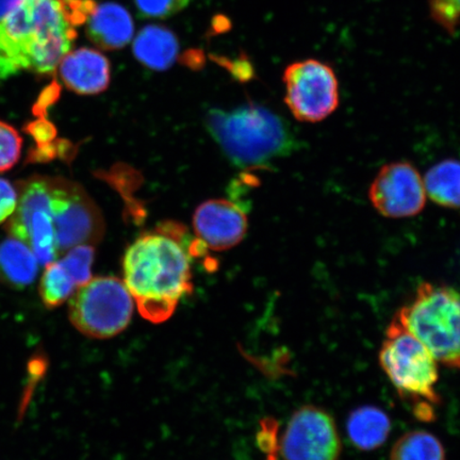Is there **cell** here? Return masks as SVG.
<instances>
[{
	"label": "cell",
	"mask_w": 460,
	"mask_h": 460,
	"mask_svg": "<svg viewBox=\"0 0 460 460\" xmlns=\"http://www.w3.org/2000/svg\"><path fill=\"white\" fill-rule=\"evenodd\" d=\"M175 224L141 235L126 252L125 286L144 319L163 323L192 291L191 259Z\"/></svg>",
	"instance_id": "6da1fadb"
},
{
	"label": "cell",
	"mask_w": 460,
	"mask_h": 460,
	"mask_svg": "<svg viewBox=\"0 0 460 460\" xmlns=\"http://www.w3.org/2000/svg\"><path fill=\"white\" fill-rule=\"evenodd\" d=\"M77 27L66 0H21L0 20V79L54 75L73 49Z\"/></svg>",
	"instance_id": "7a4b0ae2"
},
{
	"label": "cell",
	"mask_w": 460,
	"mask_h": 460,
	"mask_svg": "<svg viewBox=\"0 0 460 460\" xmlns=\"http://www.w3.org/2000/svg\"><path fill=\"white\" fill-rule=\"evenodd\" d=\"M206 126L226 157L243 169L264 166L292 146L283 120L255 103L232 111H211L206 115Z\"/></svg>",
	"instance_id": "3957f363"
},
{
	"label": "cell",
	"mask_w": 460,
	"mask_h": 460,
	"mask_svg": "<svg viewBox=\"0 0 460 460\" xmlns=\"http://www.w3.org/2000/svg\"><path fill=\"white\" fill-rule=\"evenodd\" d=\"M379 364L401 398L411 402L415 416L425 422L433 421L434 406L441 402L435 390L438 362L396 315L379 350Z\"/></svg>",
	"instance_id": "277c9868"
},
{
	"label": "cell",
	"mask_w": 460,
	"mask_h": 460,
	"mask_svg": "<svg viewBox=\"0 0 460 460\" xmlns=\"http://www.w3.org/2000/svg\"><path fill=\"white\" fill-rule=\"evenodd\" d=\"M395 315L437 362L460 369V293L423 283Z\"/></svg>",
	"instance_id": "5b68a950"
},
{
	"label": "cell",
	"mask_w": 460,
	"mask_h": 460,
	"mask_svg": "<svg viewBox=\"0 0 460 460\" xmlns=\"http://www.w3.org/2000/svg\"><path fill=\"white\" fill-rule=\"evenodd\" d=\"M134 298L122 280L112 276L92 279L71 297L68 314L72 324L84 336L109 339L130 323Z\"/></svg>",
	"instance_id": "8992f818"
},
{
	"label": "cell",
	"mask_w": 460,
	"mask_h": 460,
	"mask_svg": "<svg viewBox=\"0 0 460 460\" xmlns=\"http://www.w3.org/2000/svg\"><path fill=\"white\" fill-rule=\"evenodd\" d=\"M58 255L78 245H94L103 234L102 216L77 182L48 176Z\"/></svg>",
	"instance_id": "52a82bcc"
},
{
	"label": "cell",
	"mask_w": 460,
	"mask_h": 460,
	"mask_svg": "<svg viewBox=\"0 0 460 460\" xmlns=\"http://www.w3.org/2000/svg\"><path fill=\"white\" fill-rule=\"evenodd\" d=\"M19 203L7 221L8 234L24 243L40 264L48 266L58 259L56 235L51 215L48 176L34 175L15 183Z\"/></svg>",
	"instance_id": "ba28073f"
},
{
	"label": "cell",
	"mask_w": 460,
	"mask_h": 460,
	"mask_svg": "<svg viewBox=\"0 0 460 460\" xmlns=\"http://www.w3.org/2000/svg\"><path fill=\"white\" fill-rule=\"evenodd\" d=\"M285 102L297 120L318 123L339 106V84L332 66L315 59L292 63L284 73Z\"/></svg>",
	"instance_id": "9c48e42d"
},
{
	"label": "cell",
	"mask_w": 460,
	"mask_h": 460,
	"mask_svg": "<svg viewBox=\"0 0 460 460\" xmlns=\"http://www.w3.org/2000/svg\"><path fill=\"white\" fill-rule=\"evenodd\" d=\"M341 452V435L330 412L306 405L293 413L281 439L285 460H339Z\"/></svg>",
	"instance_id": "30bf717a"
},
{
	"label": "cell",
	"mask_w": 460,
	"mask_h": 460,
	"mask_svg": "<svg viewBox=\"0 0 460 460\" xmlns=\"http://www.w3.org/2000/svg\"><path fill=\"white\" fill-rule=\"evenodd\" d=\"M427 198L421 175L408 163L384 165L369 190L374 208L390 218L419 215L424 209Z\"/></svg>",
	"instance_id": "8fae6325"
},
{
	"label": "cell",
	"mask_w": 460,
	"mask_h": 460,
	"mask_svg": "<svg viewBox=\"0 0 460 460\" xmlns=\"http://www.w3.org/2000/svg\"><path fill=\"white\" fill-rule=\"evenodd\" d=\"M193 226L201 244L214 251H226L243 241L247 232V218L238 204L210 199L195 211Z\"/></svg>",
	"instance_id": "7c38bea8"
},
{
	"label": "cell",
	"mask_w": 460,
	"mask_h": 460,
	"mask_svg": "<svg viewBox=\"0 0 460 460\" xmlns=\"http://www.w3.org/2000/svg\"><path fill=\"white\" fill-rule=\"evenodd\" d=\"M62 83L74 93L96 95L105 91L111 79V66L101 51L82 48L71 50L58 66Z\"/></svg>",
	"instance_id": "4fadbf2b"
},
{
	"label": "cell",
	"mask_w": 460,
	"mask_h": 460,
	"mask_svg": "<svg viewBox=\"0 0 460 460\" xmlns=\"http://www.w3.org/2000/svg\"><path fill=\"white\" fill-rule=\"evenodd\" d=\"M84 25L90 41L103 50L122 49L134 38V20L128 9L117 3L96 4Z\"/></svg>",
	"instance_id": "5bb4252c"
},
{
	"label": "cell",
	"mask_w": 460,
	"mask_h": 460,
	"mask_svg": "<svg viewBox=\"0 0 460 460\" xmlns=\"http://www.w3.org/2000/svg\"><path fill=\"white\" fill-rule=\"evenodd\" d=\"M132 51L144 66L154 71H165L177 59L180 42L169 28L149 25L137 33Z\"/></svg>",
	"instance_id": "9a60e30c"
},
{
	"label": "cell",
	"mask_w": 460,
	"mask_h": 460,
	"mask_svg": "<svg viewBox=\"0 0 460 460\" xmlns=\"http://www.w3.org/2000/svg\"><path fill=\"white\" fill-rule=\"evenodd\" d=\"M347 429L350 442L360 451L369 452L387 441L391 421L381 408L362 406L350 412Z\"/></svg>",
	"instance_id": "2e32d148"
},
{
	"label": "cell",
	"mask_w": 460,
	"mask_h": 460,
	"mask_svg": "<svg viewBox=\"0 0 460 460\" xmlns=\"http://www.w3.org/2000/svg\"><path fill=\"white\" fill-rule=\"evenodd\" d=\"M39 261L21 240L9 237L0 243V276L16 289H24L36 279Z\"/></svg>",
	"instance_id": "e0dca14e"
},
{
	"label": "cell",
	"mask_w": 460,
	"mask_h": 460,
	"mask_svg": "<svg viewBox=\"0 0 460 460\" xmlns=\"http://www.w3.org/2000/svg\"><path fill=\"white\" fill-rule=\"evenodd\" d=\"M425 191L437 205L447 208L460 207V163L445 160L431 168L424 178Z\"/></svg>",
	"instance_id": "ac0fdd59"
},
{
	"label": "cell",
	"mask_w": 460,
	"mask_h": 460,
	"mask_svg": "<svg viewBox=\"0 0 460 460\" xmlns=\"http://www.w3.org/2000/svg\"><path fill=\"white\" fill-rule=\"evenodd\" d=\"M390 460H446V452L440 440L433 434L412 430L395 442Z\"/></svg>",
	"instance_id": "d6986e66"
},
{
	"label": "cell",
	"mask_w": 460,
	"mask_h": 460,
	"mask_svg": "<svg viewBox=\"0 0 460 460\" xmlns=\"http://www.w3.org/2000/svg\"><path fill=\"white\" fill-rule=\"evenodd\" d=\"M77 289L76 281L59 259L45 266L39 293L46 308L54 309L61 306Z\"/></svg>",
	"instance_id": "ffe728a7"
},
{
	"label": "cell",
	"mask_w": 460,
	"mask_h": 460,
	"mask_svg": "<svg viewBox=\"0 0 460 460\" xmlns=\"http://www.w3.org/2000/svg\"><path fill=\"white\" fill-rule=\"evenodd\" d=\"M93 245H78L68 250L59 261L73 276L79 287L92 279V266L94 261Z\"/></svg>",
	"instance_id": "44dd1931"
},
{
	"label": "cell",
	"mask_w": 460,
	"mask_h": 460,
	"mask_svg": "<svg viewBox=\"0 0 460 460\" xmlns=\"http://www.w3.org/2000/svg\"><path fill=\"white\" fill-rule=\"evenodd\" d=\"M22 139L13 125L0 120V172H7L19 163Z\"/></svg>",
	"instance_id": "7402d4cb"
},
{
	"label": "cell",
	"mask_w": 460,
	"mask_h": 460,
	"mask_svg": "<svg viewBox=\"0 0 460 460\" xmlns=\"http://www.w3.org/2000/svg\"><path fill=\"white\" fill-rule=\"evenodd\" d=\"M191 0H134L143 19L164 20L181 13Z\"/></svg>",
	"instance_id": "603a6c76"
},
{
	"label": "cell",
	"mask_w": 460,
	"mask_h": 460,
	"mask_svg": "<svg viewBox=\"0 0 460 460\" xmlns=\"http://www.w3.org/2000/svg\"><path fill=\"white\" fill-rule=\"evenodd\" d=\"M429 13L437 25L453 34L460 24V0H429Z\"/></svg>",
	"instance_id": "cb8c5ba5"
},
{
	"label": "cell",
	"mask_w": 460,
	"mask_h": 460,
	"mask_svg": "<svg viewBox=\"0 0 460 460\" xmlns=\"http://www.w3.org/2000/svg\"><path fill=\"white\" fill-rule=\"evenodd\" d=\"M17 203H19V192L16 186L0 178V224L7 222L13 216Z\"/></svg>",
	"instance_id": "d4e9b609"
},
{
	"label": "cell",
	"mask_w": 460,
	"mask_h": 460,
	"mask_svg": "<svg viewBox=\"0 0 460 460\" xmlns=\"http://www.w3.org/2000/svg\"><path fill=\"white\" fill-rule=\"evenodd\" d=\"M21 0H0V20L13 10Z\"/></svg>",
	"instance_id": "484cf974"
}]
</instances>
